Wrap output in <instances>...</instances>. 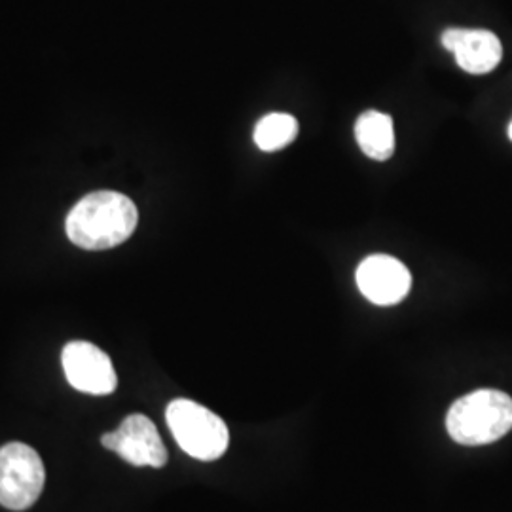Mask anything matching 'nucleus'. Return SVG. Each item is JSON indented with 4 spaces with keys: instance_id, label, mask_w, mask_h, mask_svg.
<instances>
[{
    "instance_id": "nucleus-1",
    "label": "nucleus",
    "mask_w": 512,
    "mask_h": 512,
    "mask_svg": "<svg viewBox=\"0 0 512 512\" xmlns=\"http://www.w3.org/2000/svg\"><path fill=\"white\" fill-rule=\"evenodd\" d=\"M137 222L139 211L128 196L99 190L74 205L65 230L74 245L88 251H105L128 241Z\"/></svg>"
},
{
    "instance_id": "nucleus-2",
    "label": "nucleus",
    "mask_w": 512,
    "mask_h": 512,
    "mask_svg": "<svg viewBox=\"0 0 512 512\" xmlns=\"http://www.w3.org/2000/svg\"><path fill=\"white\" fill-rule=\"evenodd\" d=\"M446 429L463 446L492 444L512 429V399L497 389L473 391L450 406Z\"/></svg>"
},
{
    "instance_id": "nucleus-3",
    "label": "nucleus",
    "mask_w": 512,
    "mask_h": 512,
    "mask_svg": "<svg viewBox=\"0 0 512 512\" xmlns=\"http://www.w3.org/2000/svg\"><path fill=\"white\" fill-rule=\"evenodd\" d=\"M165 421L177 444L190 458L215 461L228 450L230 433L226 423L202 404L175 399L167 404Z\"/></svg>"
},
{
    "instance_id": "nucleus-4",
    "label": "nucleus",
    "mask_w": 512,
    "mask_h": 512,
    "mask_svg": "<svg viewBox=\"0 0 512 512\" xmlns=\"http://www.w3.org/2000/svg\"><path fill=\"white\" fill-rule=\"evenodd\" d=\"M46 484V469L37 450L23 442L0 448V505L8 511H27Z\"/></svg>"
},
{
    "instance_id": "nucleus-5",
    "label": "nucleus",
    "mask_w": 512,
    "mask_h": 512,
    "mask_svg": "<svg viewBox=\"0 0 512 512\" xmlns=\"http://www.w3.org/2000/svg\"><path fill=\"white\" fill-rule=\"evenodd\" d=\"M101 444L116 452L133 467L162 469L167 463V450L154 421L143 414H131L112 433L101 437Z\"/></svg>"
},
{
    "instance_id": "nucleus-6",
    "label": "nucleus",
    "mask_w": 512,
    "mask_h": 512,
    "mask_svg": "<svg viewBox=\"0 0 512 512\" xmlns=\"http://www.w3.org/2000/svg\"><path fill=\"white\" fill-rule=\"evenodd\" d=\"M61 363L67 382L80 393L101 397L114 393L118 385L109 355L92 342H69L61 353Z\"/></svg>"
},
{
    "instance_id": "nucleus-7",
    "label": "nucleus",
    "mask_w": 512,
    "mask_h": 512,
    "mask_svg": "<svg viewBox=\"0 0 512 512\" xmlns=\"http://www.w3.org/2000/svg\"><path fill=\"white\" fill-rule=\"evenodd\" d=\"M357 287L376 306L403 302L412 287V275L395 256L372 255L357 268Z\"/></svg>"
},
{
    "instance_id": "nucleus-8",
    "label": "nucleus",
    "mask_w": 512,
    "mask_h": 512,
    "mask_svg": "<svg viewBox=\"0 0 512 512\" xmlns=\"http://www.w3.org/2000/svg\"><path fill=\"white\" fill-rule=\"evenodd\" d=\"M440 40L465 73H492L503 57L499 38L486 29H448Z\"/></svg>"
},
{
    "instance_id": "nucleus-9",
    "label": "nucleus",
    "mask_w": 512,
    "mask_h": 512,
    "mask_svg": "<svg viewBox=\"0 0 512 512\" xmlns=\"http://www.w3.org/2000/svg\"><path fill=\"white\" fill-rule=\"evenodd\" d=\"M355 139L368 158L384 162L395 150V129L391 116L378 110L363 112L355 124Z\"/></svg>"
},
{
    "instance_id": "nucleus-10",
    "label": "nucleus",
    "mask_w": 512,
    "mask_h": 512,
    "mask_svg": "<svg viewBox=\"0 0 512 512\" xmlns=\"http://www.w3.org/2000/svg\"><path fill=\"white\" fill-rule=\"evenodd\" d=\"M298 135V122L291 114L272 112L264 116L255 128L256 147L264 152H277L289 147Z\"/></svg>"
},
{
    "instance_id": "nucleus-11",
    "label": "nucleus",
    "mask_w": 512,
    "mask_h": 512,
    "mask_svg": "<svg viewBox=\"0 0 512 512\" xmlns=\"http://www.w3.org/2000/svg\"><path fill=\"white\" fill-rule=\"evenodd\" d=\"M509 137H511V141H512V122H511V126H509Z\"/></svg>"
}]
</instances>
